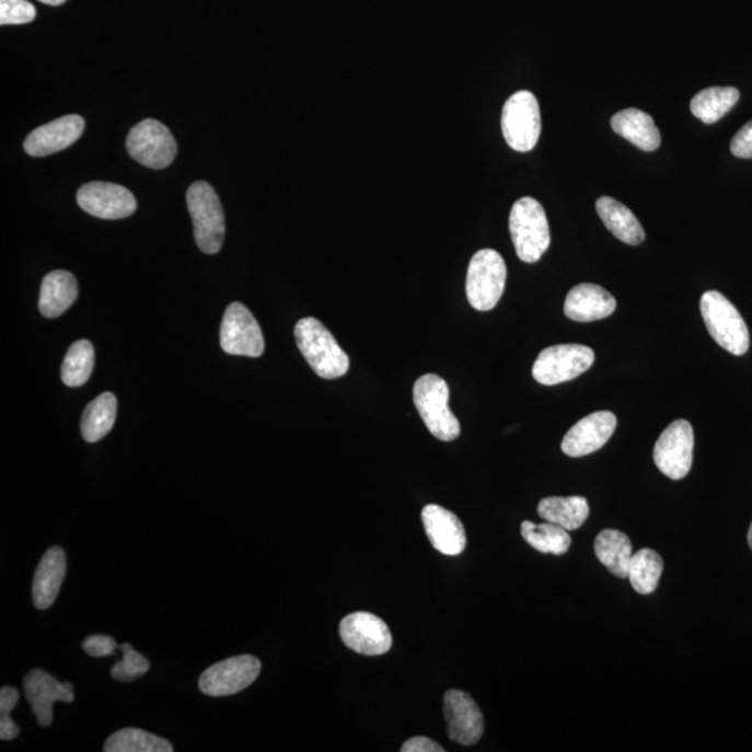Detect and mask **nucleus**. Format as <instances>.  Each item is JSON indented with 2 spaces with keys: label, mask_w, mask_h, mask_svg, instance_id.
Segmentation results:
<instances>
[{
  "label": "nucleus",
  "mask_w": 752,
  "mask_h": 752,
  "mask_svg": "<svg viewBox=\"0 0 752 752\" xmlns=\"http://www.w3.org/2000/svg\"><path fill=\"white\" fill-rule=\"evenodd\" d=\"M187 207L194 224V239L206 254H217L222 248L227 224L217 192L206 182L193 183L187 192Z\"/></svg>",
  "instance_id": "5"
},
{
  "label": "nucleus",
  "mask_w": 752,
  "mask_h": 752,
  "mask_svg": "<svg viewBox=\"0 0 752 752\" xmlns=\"http://www.w3.org/2000/svg\"><path fill=\"white\" fill-rule=\"evenodd\" d=\"M340 637L347 648L366 657H380L392 647V634L387 624L368 612L350 613L343 618Z\"/></svg>",
  "instance_id": "14"
},
{
  "label": "nucleus",
  "mask_w": 752,
  "mask_h": 752,
  "mask_svg": "<svg viewBox=\"0 0 752 752\" xmlns=\"http://www.w3.org/2000/svg\"><path fill=\"white\" fill-rule=\"evenodd\" d=\"M261 662L251 655H240L212 664L199 678V690L211 697H227L250 687L259 676Z\"/></svg>",
  "instance_id": "12"
},
{
  "label": "nucleus",
  "mask_w": 752,
  "mask_h": 752,
  "mask_svg": "<svg viewBox=\"0 0 752 752\" xmlns=\"http://www.w3.org/2000/svg\"><path fill=\"white\" fill-rule=\"evenodd\" d=\"M663 572V559L658 552L652 549H639L634 554L628 569V580L634 591L641 595H649L659 586Z\"/></svg>",
  "instance_id": "30"
},
{
  "label": "nucleus",
  "mask_w": 752,
  "mask_h": 752,
  "mask_svg": "<svg viewBox=\"0 0 752 752\" xmlns=\"http://www.w3.org/2000/svg\"><path fill=\"white\" fill-rule=\"evenodd\" d=\"M116 648L115 639L109 636H102V634L90 636L83 643L84 651L94 658L109 657V655H114Z\"/></svg>",
  "instance_id": "36"
},
{
  "label": "nucleus",
  "mask_w": 752,
  "mask_h": 752,
  "mask_svg": "<svg viewBox=\"0 0 752 752\" xmlns=\"http://www.w3.org/2000/svg\"><path fill=\"white\" fill-rule=\"evenodd\" d=\"M413 397L419 416L435 438L443 442L459 438L460 423L449 407L447 381L435 373H427L414 383Z\"/></svg>",
  "instance_id": "3"
},
{
  "label": "nucleus",
  "mask_w": 752,
  "mask_h": 752,
  "mask_svg": "<svg viewBox=\"0 0 752 752\" xmlns=\"http://www.w3.org/2000/svg\"><path fill=\"white\" fill-rule=\"evenodd\" d=\"M117 414V401L114 393H102L85 407L81 418V435L84 441L95 443L105 438L114 428Z\"/></svg>",
  "instance_id": "27"
},
{
  "label": "nucleus",
  "mask_w": 752,
  "mask_h": 752,
  "mask_svg": "<svg viewBox=\"0 0 752 752\" xmlns=\"http://www.w3.org/2000/svg\"><path fill=\"white\" fill-rule=\"evenodd\" d=\"M749 545H750L751 551H752V523H751L750 530H749Z\"/></svg>",
  "instance_id": "40"
},
{
  "label": "nucleus",
  "mask_w": 752,
  "mask_h": 752,
  "mask_svg": "<svg viewBox=\"0 0 752 752\" xmlns=\"http://www.w3.org/2000/svg\"><path fill=\"white\" fill-rule=\"evenodd\" d=\"M66 569L68 562L65 551L59 546L49 547L39 562L33 581V601L39 611L54 605L63 585Z\"/></svg>",
  "instance_id": "21"
},
{
  "label": "nucleus",
  "mask_w": 752,
  "mask_h": 752,
  "mask_svg": "<svg viewBox=\"0 0 752 752\" xmlns=\"http://www.w3.org/2000/svg\"><path fill=\"white\" fill-rule=\"evenodd\" d=\"M95 351L89 340H77L70 346L61 365V381L66 386H83L94 371Z\"/></svg>",
  "instance_id": "31"
},
{
  "label": "nucleus",
  "mask_w": 752,
  "mask_h": 752,
  "mask_svg": "<svg viewBox=\"0 0 752 752\" xmlns=\"http://www.w3.org/2000/svg\"><path fill=\"white\" fill-rule=\"evenodd\" d=\"M541 109L539 100L531 91L511 95L501 112V132L511 150L529 152L539 144L541 136Z\"/></svg>",
  "instance_id": "7"
},
{
  "label": "nucleus",
  "mask_w": 752,
  "mask_h": 752,
  "mask_svg": "<svg viewBox=\"0 0 752 752\" xmlns=\"http://www.w3.org/2000/svg\"><path fill=\"white\" fill-rule=\"evenodd\" d=\"M595 361V352L582 345H556L540 352L532 377L541 385L554 386L576 380L590 370Z\"/></svg>",
  "instance_id": "8"
},
{
  "label": "nucleus",
  "mask_w": 752,
  "mask_h": 752,
  "mask_svg": "<svg viewBox=\"0 0 752 752\" xmlns=\"http://www.w3.org/2000/svg\"><path fill=\"white\" fill-rule=\"evenodd\" d=\"M402 752H444V749L437 741L417 736L403 744Z\"/></svg>",
  "instance_id": "38"
},
{
  "label": "nucleus",
  "mask_w": 752,
  "mask_h": 752,
  "mask_svg": "<svg viewBox=\"0 0 752 752\" xmlns=\"http://www.w3.org/2000/svg\"><path fill=\"white\" fill-rule=\"evenodd\" d=\"M694 431L685 419H676L664 429L653 448V462L670 479H683L693 465Z\"/></svg>",
  "instance_id": "10"
},
{
  "label": "nucleus",
  "mask_w": 752,
  "mask_h": 752,
  "mask_svg": "<svg viewBox=\"0 0 752 752\" xmlns=\"http://www.w3.org/2000/svg\"><path fill=\"white\" fill-rule=\"evenodd\" d=\"M39 2L49 4V7H59V4H63L66 0H39Z\"/></svg>",
  "instance_id": "39"
},
{
  "label": "nucleus",
  "mask_w": 752,
  "mask_h": 752,
  "mask_svg": "<svg viewBox=\"0 0 752 752\" xmlns=\"http://www.w3.org/2000/svg\"><path fill=\"white\" fill-rule=\"evenodd\" d=\"M20 694L14 687L0 690V739L13 740L18 738L20 730L18 725L10 719V713L19 704Z\"/></svg>",
  "instance_id": "34"
},
{
  "label": "nucleus",
  "mask_w": 752,
  "mask_h": 752,
  "mask_svg": "<svg viewBox=\"0 0 752 752\" xmlns=\"http://www.w3.org/2000/svg\"><path fill=\"white\" fill-rule=\"evenodd\" d=\"M85 122L79 115L59 117L30 132L24 150L31 157H48L73 146L83 136Z\"/></svg>",
  "instance_id": "18"
},
{
  "label": "nucleus",
  "mask_w": 752,
  "mask_h": 752,
  "mask_svg": "<svg viewBox=\"0 0 752 752\" xmlns=\"http://www.w3.org/2000/svg\"><path fill=\"white\" fill-rule=\"evenodd\" d=\"M617 418L611 412L590 414L570 428L562 442L563 453L569 458H585L602 449L612 438Z\"/></svg>",
  "instance_id": "16"
},
{
  "label": "nucleus",
  "mask_w": 752,
  "mask_h": 752,
  "mask_svg": "<svg viewBox=\"0 0 752 752\" xmlns=\"http://www.w3.org/2000/svg\"><path fill=\"white\" fill-rule=\"evenodd\" d=\"M508 268L504 257L493 248L477 251L470 261L465 291L470 305L477 311H490L504 294Z\"/></svg>",
  "instance_id": "6"
},
{
  "label": "nucleus",
  "mask_w": 752,
  "mask_h": 752,
  "mask_svg": "<svg viewBox=\"0 0 752 752\" xmlns=\"http://www.w3.org/2000/svg\"><path fill=\"white\" fill-rule=\"evenodd\" d=\"M77 203L86 213L106 221L129 218L137 209L136 198L126 187L106 182L84 184L77 193Z\"/></svg>",
  "instance_id": "13"
},
{
  "label": "nucleus",
  "mask_w": 752,
  "mask_h": 752,
  "mask_svg": "<svg viewBox=\"0 0 752 752\" xmlns=\"http://www.w3.org/2000/svg\"><path fill=\"white\" fill-rule=\"evenodd\" d=\"M539 516L567 531L580 529L590 516V505L585 496H551L540 501Z\"/></svg>",
  "instance_id": "25"
},
{
  "label": "nucleus",
  "mask_w": 752,
  "mask_h": 752,
  "mask_svg": "<svg viewBox=\"0 0 752 752\" xmlns=\"http://www.w3.org/2000/svg\"><path fill=\"white\" fill-rule=\"evenodd\" d=\"M423 524L435 549L447 556L463 554L467 536L462 521L452 511L439 505L423 509Z\"/></svg>",
  "instance_id": "19"
},
{
  "label": "nucleus",
  "mask_w": 752,
  "mask_h": 752,
  "mask_svg": "<svg viewBox=\"0 0 752 752\" xmlns=\"http://www.w3.org/2000/svg\"><path fill=\"white\" fill-rule=\"evenodd\" d=\"M127 151L132 160L151 169L172 165L177 144L172 132L161 122L147 119L132 127L126 140Z\"/></svg>",
  "instance_id": "9"
},
{
  "label": "nucleus",
  "mask_w": 752,
  "mask_h": 752,
  "mask_svg": "<svg viewBox=\"0 0 752 752\" xmlns=\"http://www.w3.org/2000/svg\"><path fill=\"white\" fill-rule=\"evenodd\" d=\"M106 752H172L167 740L141 729H122L106 740Z\"/></svg>",
  "instance_id": "32"
},
{
  "label": "nucleus",
  "mask_w": 752,
  "mask_h": 752,
  "mask_svg": "<svg viewBox=\"0 0 752 752\" xmlns=\"http://www.w3.org/2000/svg\"><path fill=\"white\" fill-rule=\"evenodd\" d=\"M24 692L37 722L44 728L54 722V704L56 701L73 703V684L60 683L44 670L35 669L24 679Z\"/></svg>",
  "instance_id": "17"
},
{
  "label": "nucleus",
  "mask_w": 752,
  "mask_h": 752,
  "mask_svg": "<svg viewBox=\"0 0 752 752\" xmlns=\"http://www.w3.org/2000/svg\"><path fill=\"white\" fill-rule=\"evenodd\" d=\"M120 651L123 659L111 670L112 678L119 682H135L138 678L144 676L150 670V662L144 655L138 653L130 644H122Z\"/></svg>",
  "instance_id": "33"
},
{
  "label": "nucleus",
  "mask_w": 752,
  "mask_h": 752,
  "mask_svg": "<svg viewBox=\"0 0 752 752\" xmlns=\"http://www.w3.org/2000/svg\"><path fill=\"white\" fill-rule=\"evenodd\" d=\"M597 212L609 232L621 242L638 245L646 240V232H644L643 224L639 223L636 215L622 203H618L617 199L612 197L598 198Z\"/></svg>",
  "instance_id": "24"
},
{
  "label": "nucleus",
  "mask_w": 752,
  "mask_h": 752,
  "mask_svg": "<svg viewBox=\"0 0 752 752\" xmlns=\"http://www.w3.org/2000/svg\"><path fill=\"white\" fill-rule=\"evenodd\" d=\"M443 714L450 740L462 745H474L483 738L484 715L472 695L460 690H449L444 694Z\"/></svg>",
  "instance_id": "15"
},
{
  "label": "nucleus",
  "mask_w": 752,
  "mask_h": 752,
  "mask_svg": "<svg viewBox=\"0 0 752 752\" xmlns=\"http://www.w3.org/2000/svg\"><path fill=\"white\" fill-rule=\"evenodd\" d=\"M521 535L527 544L534 547L541 554L562 556L567 554L571 545L569 531L549 521L542 524L523 521L521 524Z\"/></svg>",
  "instance_id": "29"
},
{
  "label": "nucleus",
  "mask_w": 752,
  "mask_h": 752,
  "mask_svg": "<svg viewBox=\"0 0 752 752\" xmlns=\"http://www.w3.org/2000/svg\"><path fill=\"white\" fill-rule=\"evenodd\" d=\"M740 91L734 86H710L694 96L692 101V112L705 125L722 119L738 104Z\"/></svg>",
  "instance_id": "28"
},
{
  "label": "nucleus",
  "mask_w": 752,
  "mask_h": 752,
  "mask_svg": "<svg viewBox=\"0 0 752 752\" xmlns=\"http://www.w3.org/2000/svg\"><path fill=\"white\" fill-rule=\"evenodd\" d=\"M297 347L316 375L337 380L350 370V358L331 331L315 319H303L294 327Z\"/></svg>",
  "instance_id": "1"
},
{
  "label": "nucleus",
  "mask_w": 752,
  "mask_h": 752,
  "mask_svg": "<svg viewBox=\"0 0 752 752\" xmlns=\"http://www.w3.org/2000/svg\"><path fill=\"white\" fill-rule=\"evenodd\" d=\"M221 346L230 356L258 358L264 355L265 340L257 320L242 303H232L224 311Z\"/></svg>",
  "instance_id": "11"
},
{
  "label": "nucleus",
  "mask_w": 752,
  "mask_h": 752,
  "mask_svg": "<svg viewBox=\"0 0 752 752\" xmlns=\"http://www.w3.org/2000/svg\"><path fill=\"white\" fill-rule=\"evenodd\" d=\"M37 10L27 0H0V24L18 25L33 22Z\"/></svg>",
  "instance_id": "35"
},
{
  "label": "nucleus",
  "mask_w": 752,
  "mask_h": 752,
  "mask_svg": "<svg viewBox=\"0 0 752 752\" xmlns=\"http://www.w3.org/2000/svg\"><path fill=\"white\" fill-rule=\"evenodd\" d=\"M510 236L517 257L535 264L551 245L549 223L544 207L535 198L523 197L514 203L509 218Z\"/></svg>",
  "instance_id": "2"
},
{
  "label": "nucleus",
  "mask_w": 752,
  "mask_h": 752,
  "mask_svg": "<svg viewBox=\"0 0 752 752\" xmlns=\"http://www.w3.org/2000/svg\"><path fill=\"white\" fill-rule=\"evenodd\" d=\"M79 294L77 280L68 270H54L41 285L39 311L46 319H56L74 304Z\"/></svg>",
  "instance_id": "23"
},
{
  "label": "nucleus",
  "mask_w": 752,
  "mask_h": 752,
  "mask_svg": "<svg viewBox=\"0 0 752 752\" xmlns=\"http://www.w3.org/2000/svg\"><path fill=\"white\" fill-rule=\"evenodd\" d=\"M616 310V300L601 286L580 284L569 291L565 301L567 319L576 322L605 320Z\"/></svg>",
  "instance_id": "20"
},
{
  "label": "nucleus",
  "mask_w": 752,
  "mask_h": 752,
  "mask_svg": "<svg viewBox=\"0 0 752 752\" xmlns=\"http://www.w3.org/2000/svg\"><path fill=\"white\" fill-rule=\"evenodd\" d=\"M598 560L606 567L613 576L627 578L633 557L630 539L617 530H603L598 534L593 544Z\"/></svg>",
  "instance_id": "26"
},
{
  "label": "nucleus",
  "mask_w": 752,
  "mask_h": 752,
  "mask_svg": "<svg viewBox=\"0 0 752 752\" xmlns=\"http://www.w3.org/2000/svg\"><path fill=\"white\" fill-rule=\"evenodd\" d=\"M611 126L616 135L646 152L657 151L661 146V132L646 112L628 107L612 117Z\"/></svg>",
  "instance_id": "22"
},
{
  "label": "nucleus",
  "mask_w": 752,
  "mask_h": 752,
  "mask_svg": "<svg viewBox=\"0 0 752 752\" xmlns=\"http://www.w3.org/2000/svg\"><path fill=\"white\" fill-rule=\"evenodd\" d=\"M730 151L741 160H752V120L741 127L738 135L733 137Z\"/></svg>",
  "instance_id": "37"
},
{
  "label": "nucleus",
  "mask_w": 752,
  "mask_h": 752,
  "mask_svg": "<svg viewBox=\"0 0 752 752\" xmlns=\"http://www.w3.org/2000/svg\"><path fill=\"white\" fill-rule=\"evenodd\" d=\"M701 314L709 335L734 356H743L750 349V332L743 316L719 291H705L701 297Z\"/></svg>",
  "instance_id": "4"
}]
</instances>
